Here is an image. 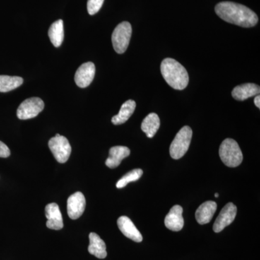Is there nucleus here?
Wrapping results in <instances>:
<instances>
[{
	"mask_svg": "<svg viewBox=\"0 0 260 260\" xmlns=\"http://www.w3.org/2000/svg\"><path fill=\"white\" fill-rule=\"evenodd\" d=\"M215 13L227 23L244 28H251L256 25L258 17L254 12L244 5L222 2L215 6Z\"/></svg>",
	"mask_w": 260,
	"mask_h": 260,
	"instance_id": "obj_1",
	"label": "nucleus"
},
{
	"mask_svg": "<svg viewBox=\"0 0 260 260\" xmlns=\"http://www.w3.org/2000/svg\"><path fill=\"white\" fill-rule=\"evenodd\" d=\"M160 72L164 80L176 90H184L189 83V75L184 67L172 58L162 60Z\"/></svg>",
	"mask_w": 260,
	"mask_h": 260,
	"instance_id": "obj_2",
	"label": "nucleus"
},
{
	"mask_svg": "<svg viewBox=\"0 0 260 260\" xmlns=\"http://www.w3.org/2000/svg\"><path fill=\"white\" fill-rule=\"evenodd\" d=\"M219 155L222 161L227 167H239L243 160V154L237 142L227 138L223 141L219 149Z\"/></svg>",
	"mask_w": 260,
	"mask_h": 260,
	"instance_id": "obj_3",
	"label": "nucleus"
},
{
	"mask_svg": "<svg viewBox=\"0 0 260 260\" xmlns=\"http://www.w3.org/2000/svg\"><path fill=\"white\" fill-rule=\"evenodd\" d=\"M192 138V130L188 126H184L179 130L175 138L170 145V155L172 158L179 159L182 158L190 145Z\"/></svg>",
	"mask_w": 260,
	"mask_h": 260,
	"instance_id": "obj_4",
	"label": "nucleus"
},
{
	"mask_svg": "<svg viewBox=\"0 0 260 260\" xmlns=\"http://www.w3.org/2000/svg\"><path fill=\"white\" fill-rule=\"evenodd\" d=\"M131 24L129 22L124 21L119 23L114 29L112 34V41L114 50L118 54L125 52L129 46L132 37Z\"/></svg>",
	"mask_w": 260,
	"mask_h": 260,
	"instance_id": "obj_5",
	"label": "nucleus"
},
{
	"mask_svg": "<svg viewBox=\"0 0 260 260\" xmlns=\"http://www.w3.org/2000/svg\"><path fill=\"white\" fill-rule=\"evenodd\" d=\"M49 147L58 162L64 164L68 161L71 154L72 148L65 137L56 134L55 137L49 140Z\"/></svg>",
	"mask_w": 260,
	"mask_h": 260,
	"instance_id": "obj_6",
	"label": "nucleus"
},
{
	"mask_svg": "<svg viewBox=\"0 0 260 260\" xmlns=\"http://www.w3.org/2000/svg\"><path fill=\"white\" fill-rule=\"evenodd\" d=\"M44 109V103L40 98H29L22 102L17 110V116L21 120L32 119Z\"/></svg>",
	"mask_w": 260,
	"mask_h": 260,
	"instance_id": "obj_7",
	"label": "nucleus"
},
{
	"mask_svg": "<svg viewBox=\"0 0 260 260\" xmlns=\"http://www.w3.org/2000/svg\"><path fill=\"white\" fill-rule=\"evenodd\" d=\"M237 213V208L234 203H229L225 205L214 223V232L220 233L230 225L235 219Z\"/></svg>",
	"mask_w": 260,
	"mask_h": 260,
	"instance_id": "obj_8",
	"label": "nucleus"
},
{
	"mask_svg": "<svg viewBox=\"0 0 260 260\" xmlns=\"http://www.w3.org/2000/svg\"><path fill=\"white\" fill-rule=\"evenodd\" d=\"M95 67L91 61L84 63L78 68L75 75V81L80 88H87L95 77Z\"/></svg>",
	"mask_w": 260,
	"mask_h": 260,
	"instance_id": "obj_9",
	"label": "nucleus"
},
{
	"mask_svg": "<svg viewBox=\"0 0 260 260\" xmlns=\"http://www.w3.org/2000/svg\"><path fill=\"white\" fill-rule=\"evenodd\" d=\"M86 201L85 196L80 191H77L69 197L68 200V214L70 218H79L85 210Z\"/></svg>",
	"mask_w": 260,
	"mask_h": 260,
	"instance_id": "obj_10",
	"label": "nucleus"
},
{
	"mask_svg": "<svg viewBox=\"0 0 260 260\" xmlns=\"http://www.w3.org/2000/svg\"><path fill=\"white\" fill-rule=\"evenodd\" d=\"M183 208L180 205H174L171 208L164 220L166 227L173 232H179L184 227V218L182 216Z\"/></svg>",
	"mask_w": 260,
	"mask_h": 260,
	"instance_id": "obj_11",
	"label": "nucleus"
},
{
	"mask_svg": "<svg viewBox=\"0 0 260 260\" xmlns=\"http://www.w3.org/2000/svg\"><path fill=\"white\" fill-rule=\"evenodd\" d=\"M46 217L47 218V226L52 230H61L64 227L62 215L56 203H50L46 206Z\"/></svg>",
	"mask_w": 260,
	"mask_h": 260,
	"instance_id": "obj_12",
	"label": "nucleus"
},
{
	"mask_svg": "<svg viewBox=\"0 0 260 260\" xmlns=\"http://www.w3.org/2000/svg\"><path fill=\"white\" fill-rule=\"evenodd\" d=\"M117 225L121 232L128 239L138 243L143 241V236L128 217L121 216L117 220Z\"/></svg>",
	"mask_w": 260,
	"mask_h": 260,
	"instance_id": "obj_13",
	"label": "nucleus"
},
{
	"mask_svg": "<svg viewBox=\"0 0 260 260\" xmlns=\"http://www.w3.org/2000/svg\"><path fill=\"white\" fill-rule=\"evenodd\" d=\"M217 210L215 202L207 201L200 205L195 213V218L200 225L210 223Z\"/></svg>",
	"mask_w": 260,
	"mask_h": 260,
	"instance_id": "obj_14",
	"label": "nucleus"
},
{
	"mask_svg": "<svg viewBox=\"0 0 260 260\" xmlns=\"http://www.w3.org/2000/svg\"><path fill=\"white\" fill-rule=\"evenodd\" d=\"M259 85L254 83H245L238 85L232 91V96L237 101L246 100L249 98L259 95Z\"/></svg>",
	"mask_w": 260,
	"mask_h": 260,
	"instance_id": "obj_15",
	"label": "nucleus"
},
{
	"mask_svg": "<svg viewBox=\"0 0 260 260\" xmlns=\"http://www.w3.org/2000/svg\"><path fill=\"white\" fill-rule=\"evenodd\" d=\"M130 155V150L125 146H114L109 150V158L106 160V165L110 169H114L120 165L121 160Z\"/></svg>",
	"mask_w": 260,
	"mask_h": 260,
	"instance_id": "obj_16",
	"label": "nucleus"
},
{
	"mask_svg": "<svg viewBox=\"0 0 260 260\" xmlns=\"http://www.w3.org/2000/svg\"><path fill=\"white\" fill-rule=\"evenodd\" d=\"M89 239H90V245L88 246L89 253L99 259H104L107 257V246L101 237L95 233H90Z\"/></svg>",
	"mask_w": 260,
	"mask_h": 260,
	"instance_id": "obj_17",
	"label": "nucleus"
},
{
	"mask_svg": "<svg viewBox=\"0 0 260 260\" xmlns=\"http://www.w3.org/2000/svg\"><path fill=\"white\" fill-rule=\"evenodd\" d=\"M136 108V103L133 100H128L121 106L120 111L117 115L114 116L112 119L113 124L115 125H120V124L125 123L128 119L131 117L134 113Z\"/></svg>",
	"mask_w": 260,
	"mask_h": 260,
	"instance_id": "obj_18",
	"label": "nucleus"
},
{
	"mask_svg": "<svg viewBox=\"0 0 260 260\" xmlns=\"http://www.w3.org/2000/svg\"><path fill=\"white\" fill-rule=\"evenodd\" d=\"M160 124L159 116L155 113H150L142 122L141 129L148 138H152L156 134L160 127Z\"/></svg>",
	"mask_w": 260,
	"mask_h": 260,
	"instance_id": "obj_19",
	"label": "nucleus"
},
{
	"mask_svg": "<svg viewBox=\"0 0 260 260\" xmlns=\"http://www.w3.org/2000/svg\"><path fill=\"white\" fill-rule=\"evenodd\" d=\"M64 23L62 20H58L51 24L49 30L51 42L55 47H59L64 40Z\"/></svg>",
	"mask_w": 260,
	"mask_h": 260,
	"instance_id": "obj_20",
	"label": "nucleus"
},
{
	"mask_svg": "<svg viewBox=\"0 0 260 260\" xmlns=\"http://www.w3.org/2000/svg\"><path fill=\"white\" fill-rule=\"evenodd\" d=\"M23 83V79L18 76L0 75V92L6 93L20 87Z\"/></svg>",
	"mask_w": 260,
	"mask_h": 260,
	"instance_id": "obj_21",
	"label": "nucleus"
},
{
	"mask_svg": "<svg viewBox=\"0 0 260 260\" xmlns=\"http://www.w3.org/2000/svg\"><path fill=\"white\" fill-rule=\"evenodd\" d=\"M143 172L142 169H136L131 172H128L122 178L119 179V181L116 183V187L118 189L125 187L126 185L130 182L138 181L140 178L143 176Z\"/></svg>",
	"mask_w": 260,
	"mask_h": 260,
	"instance_id": "obj_22",
	"label": "nucleus"
},
{
	"mask_svg": "<svg viewBox=\"0 0 260 260\" xmlns=\"http://www.w3.org/2000/svg\"><path fill=\"white\" fill-rule=\"evenodd\" d=\"M104 0H88L87 8L90 15L96 14L102 8Z\"/></svg>",
	"mask_w": 260,
	"mask_h": 260,
	"instance_id": "obj_23",
	"label": "nucleus"
},
{
	"mask_svg": "<svg viewBox=\"0 0 260 260\" xmlns=\"http://www.w3.org/2000/svg\"><path fill=\"white\" fill-rule=\"evenodd\" d=\"M10 155V150L3 142L0 141V158H8Z\"/></svg>",
	"mask_w": 260,
	"mask_h": 260,
	"instance_id": "obj_24",
	"label": "nucleus"
},
{
	"mask_svg": "<svg viewBox=\"0 0 260 260\" xmlns=\"http://www.w3.org/2000/svg\"><path fill=\"white\" fill-rule=\"evenodd\" d=\"M260 96L259 95H256V97L254 98V104H255V106L256 107L258 108V109H259L260 108Z\"/></svg>",
	"mask_w": 260,
	"mask_h": 260,
	"instance_id": "obj_25",
	"label": "nucleus"
},
{
	"mask_svg": "<svg viewBox=\"0 0 260 260\" xmlns=\"http://www.w3.org/2000/svg\"><path fill=\"white\" fill-rule=\"evenodd\" d=\"M218 196H219L218 193H215V198H218Z\"/></svg>",
	"mask_w": 260,
	"mask_h": 260,
	"instance_id": "obj_26",
	"label": "nucleus"
}]
</instances>
